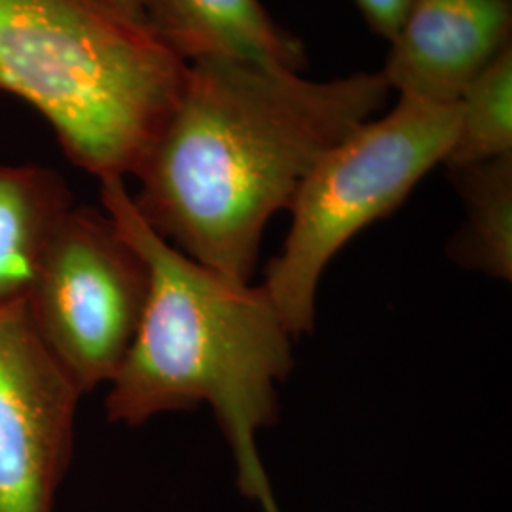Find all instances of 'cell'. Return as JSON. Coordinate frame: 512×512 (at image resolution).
<instances>
[{
    "mask_svg": "<svg viewBox=\"0 0 512 512\" xmlns=\"http://www.w3.org/2000/svg\"><path fill=\"white\" fill-rule=\"evenodd\" d=\"M389 95L382 73L310 80L238 59L190 63L177 107L133 173L131 200L175 249L253 283L270 219Z\"/></svg>",
    "mask_w": 512,
    "mask_h": 512,
    "instance_id": "obj_1",
    "label": "cell"
},
{
    "mask_svg": "<svg viewBox=\"0 0 512 512\" xmlns=\"http://www.w3.org/2000/svg\"><path fill=\"white\" fill-rule=\"evenodd\" d=\"M459 114V103L399 97L384 118L353 129L313 164L289 207L283 251L270 260L262 283L294 338L313 329L315 296L330 260L444 164Z\"/></svg>",
    "mask_w": 512,
    "mask_h": 512,
    "instance_id": "obj_4",
    "label": "cell"
},
{
    "mask_svg": "<svg viewBox=\"0 0 512 512\" xmlns=\"http://www.w3.org/2000/svg\"><path fill=\"white\" fill-rule=\"evenodd\" d=\"M99 183L103 211L148 268L141 323L110 380L109 420L139 427L209 404L234 454L241 494L262 512H281L256 437L277 418V382L293 368L291 330L262 285L228 279L158 236L124 179Z\"/></svg>",
    "mask_w": 512,
    "mask_h": 512,
    "instance_id": "obj_2",
    "label": "cell"
},
{
    "mask_svg": "<svg viewBox=\"0 0 512 512\" xmlns=\"http://www.w3.org/2000/svg\"><path fill=\"white\" fill-rule=\"evenodd\" d=\"M188 63L112 0H0V93L37 110L99 181L133 175L183 95Z\"/></svg>",
    "mask_w": 512,
    "mask_h": 512,
    "instance_id": "obj_3",
    "label": "cell"
},
{
    "mask_svg": "<svg viewBox=\"0 0 512 512\" xmlns=\"http://www.w3.org/2000/svg\"><path fill=\"white\" fill-rule=\"evenodd\" d=\"M372 33L393 40L408 16L414 0H355Z\"/></svg>",
    "mask_w": 512,
    "mask_h": 512,
    "instance_id": "obj_12",
    "label": "cell"
},
{
    "mask_svg": "<svg viewBox=\"0 0 512 512\" xmlns=\"http://www.w3.org/2000/svg\"><path fill=\"white\" fill-rule=\"evenodd\" d=\"M384 74L399 97L454 105L512 48V0H414Z\"/></svg>",
    "mask_w": 512,
    "mask_h": 512,
    "instance_id": "obj_7",
    "label": "cell"
},
{
    "mask_svg": "<svg viewBox=\"0 0 512 512\" xmlns=\"http://www.w3.org/2000/svg\"><path fill=\"white\" fill-rule=\"evenodd\" d=\"M458 133L446 169L512 154V48L476 78L459 99Z\"/></svg>",
    "mask_w": 512,
    "mask_h": 512,
    "instance_id": "obj_11",
    "label": "cell"
},
{
    "mask_svg": "<svg viewBox=\"0 0 512 512\" xmlns=\"http://www.w3.org/2000/svg\"><path fill=\"white\" fill-rule=\"evenodd\" d=\"M147 296L145 258L105 211L74 205L23 306L38 340L84 395L114 378Z\"/></svg>",
    "mask_w": 512,
    "mask_h": 512,
    "instance_id": "obj_5",
    "label": "cell"
},
{
    "mask_svg": "<svg viewBox=\"0 0 512 512\" xmlns=\"http://www.w3.org/2000/svg\"><path fill=\"white\" fill-rule=\"evenodd\" d=\"M73 207L71 188L52 167L0 164V310L25 302Z\"/></svg>",
    "mask_w": 512,
    "mask_h": 512,
    "instance_id": "obj_9",
    "label": "cell"
},
{
    "mask_svg": "<svg viewBox=\"0 0 512 512\" xmlns=\"http://www.w3.org/2000/svg\"><path fill=\"white\" fill-rule=\"evenodd\" d=\"M448 171L467 213L448 255L463 268L511 281L512 154Z\"/></svg>",
    "mask_w": 512,
    "mask_h": 512,
    "instance_id": "obj_10",
    "label": "cell"
},
{
    "mask_svg": "<svg viewBox=\"0 0 512 512\" xmlns=\"http://www.w3.org/2000/svg\"><path fill=\"white\" fill-rule=\"evenodd\" d=\"M82 393L23 304L0 310V512H54Z\"/></svg>",
    "mask_w": 512,
    "mask_h": 512,
    "instance_id": "obj_6",
    "label": "cell"
},
{
    "mask_svg": "<svg viewBox=\"0 0 512 512\" xmlns=\"http://www.w3.org/2000/svg\"><path fill=\"white\" fill-rule=\"evenodd\" d=\"M143 19L183 59H238L302 73L304 42L275 21L260 0H145Z\"/></svg>",
    "mask_w": 512,
    "mask_h": 512,
    "instance_id": "obj_8",
    "label": "cell"
},
{
    "mask_svg": "<svg viewBox=\"0 0 512 512\" xmlns=\"http://www.w3.org/2000/svg\"><path fill=\"white\" fill-rule=\"evenodd\" d=\"M116 6H120L122 10H126L129 16L133 18L143 19V6L145 0H112ZM145 21V19H143Z\"/></svg>",
    "mask_w": 512,
    "mask_h": 512,
    "instance_id": "obj_13",
    "label": "cell"
}]
</instances>
